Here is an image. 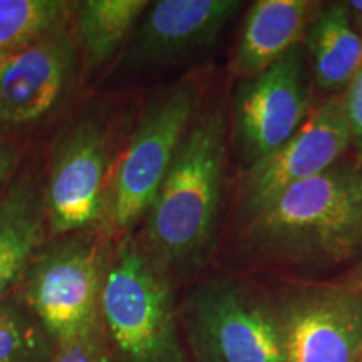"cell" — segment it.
Wrapping results in <instances>:
<instances>
[{"mask_svg":"<svg viewBox=\"0 0 362 362\" xmlns=\"http://www.w3.org/2000/svg\"><path fill=\"white\" fill-rule=\"evenodd\" d=\"M8 54H11V52H0V76H2L4 66H6V61H7Z\"/></svg>","mask_w":362,"mask_h":362,"instance_id":"22","label":"cell"},{"mask_svg":"<svg viewBox=\"0 0 362 362\" xmlns=\"http://www.w3.org/2000/svg\"><path fill=\"white\" fill-rule=\"evenodd\" d=\"M76 59L66 25L8 54L0 76V126L17 128L51 115L71 88Z\"/></svg>","mask_w":362,"mask_h":362,"instance_id":"12","label":"cell"},{"mask_svg":"<svg viewBox=\"0 0 362 362\" xmlns=\"http://www.w3.org/2000/svg\"><path fill=\"white\" fill-rule=\"evenodd\" d=\"M225 156L223 110L198 111L146 214L144 248L168 275L200 270L214 253Z\"/></svg>","mask_w":362,"mask_h":362,"instance_id":"2","label":"cell"},{"mask_svg":"<svg viewBox=\"0 0 362 362\" xmlns=\"http://www.w3.org/2000/svg\"><path fill=\"white\" fill-rule=\"evenodd\" d=\"M40 337L16 307L0 304V362H37Z\"/></svg>","mask_w":362,"mask_h":362,"instance_id":"18","label":"cell"},{"mask_svg":"<svg viewBox=\"0 0 362 362\" xmlns=\"http://www.w3.org/2000/svg\"><path fill=\"white\" fill-rule=\"evenodd\" d=\"M19 161V151L12 143L0 141V192L6 187Z\"/></svg>","mask_w":362,"mask_h":362,"instance_id":"21","label":"cell"},{"mask_svg":"<svg viewBox=\"0 0 362 362\" xmlns=\"http://www.w3.org/2000/svg\"><path fill=\"white\" fill-rule=\"evenodd\" d=\"M361 362H362V361H361Z\"/></svg>","mask_w":362,"mask_h":362,"instance_id":"24","label":"cell"},{"mask_svg":"<svg viewBox=\"0 0 362 362\" xmlns=\"http://www.w3.org/2000/svg\"><path fill=\"white\" fill-rule=\"evenodd\" d=\"M310 74L317 88L341 93L349 88L362 66V37L352 24L349 7H317L307 29Z\"/></svg>","mask_w":362,"mask_h":362,"instance_id":"15","label":"cell"},{"mask_svg":"<svg viewBox=\"0 0 362 362\" xmlns=\"http://www.w3.org/2000/svg\"><path fill=\"white\" fill-rule=\"evenodd\" d=\"M242 8L238 0H160L149 4L123 57L129 69H163L197 56Z\"/></svg>","mask_w":362,"mask_h":362,"instance_id":"11","label":"cell"},{"mask_svg":"<svg viewBox=\"0 0 362 362\" xmlns=\"http://www.w3.org/2000/svg\"><path fill=\"white\" fill-rule=\"evenodd\" d=\"M188 327L202 362H280L270 304L230 280L210 282L193 293Z\"/></svg>","mask_w":362,"mask_h":362,"instance_id":"9","label":"cell"},{"mask_svg":"<svg viewBox=\"0 0 362 362\" xmlns=\"http://www.w3.org/2000/svg\"><path fill=\"white\" fill-rule=\"evenodd\" d=\"M200 98V81L185 78L146 106L112 176L110 210L116 228L128 232L146 216L198 115Z\"/></svg>","mask_w":362,"mask_h":362,"instance_id":"4","label":"cell"},{"mask_svg":"<svg viewBox=\"0 0 362 362\" xmlns=\"http://www.w3.org/2000/svg\"><path fill=\"white\" fill-rule=\"evenodd\" d=\"M149 6L144 0H86L74 4L76 29L89 69L106 64Z\"/></svg>","mask_w":362,"mask_h":362,"instance_id":"16","label":"cell"},{"mask_svg":"<svg viewBox=\"0 0 362 362\" xmlns=\"http://www.w3.org/2000/svg\"><path fill=\"white\" fill-rule=\"evenodd\" d=\"M101 312L69 336L57 339L51 362H111Z\"/></svg>","mask_w":362,"mask_h":362,"instance_id":"19","label":"cell"},{"mask_svg":"<svg viewBox=\"0 0 362 362\" xmlns=\"http://www.w3.org/2000/svg\"><path fill=\"white\" fill-rule=\"evenodd\" d=\"M270 309L280 362L362 361V277L298 285Z\"/></svg>","mask_w":362,"mask_h":362,"instance_id":"5","label":"cell"},{"mask_svg":"<svg viewBox=\"0 0 362 362\" xmlns=\"http://www.w3.org/2000/svg\"><path fill=\"white\" fill-rule=\"evenodd\" d=\"M349 146L346 106L342 94H337L315 106L288 141L243 171L237 192L242 218L259 214L285 189L332 168Z\"/></svg>","mask_w":362,"mask_h":362,"instance_id":"7","label":"cell"},{"mask_svg":"<svg viewBox=\"0 0 362 362\" xmlns=\"http://www.w3.org/2000/svg\"><path fill=\"white\" fill-rule=\"evenodd\" d=\"M347 123L351 131V144L354 143L362 155V66L349 88L342 93Z\"/></svg>","mask_w":362,"mask_h":362,"instance_id":"20","label":"cell"},{"mask_svg":"<svg viewBox=\"0 0 362 362\" xmlns=\"http://www.w3.org/2000/svg\"><path fill=\"white\" fill-rule=\"evenodd\" d=\"M104 280L101 247L89 238H67L27 270V304L57 341L98 314Z\"/></svg>","mask_w":362,"mask_h":362,"instance_id":"10","label":"cell"},{"mask_svg":"<svg viewBox=\"0 0 362 362\" xmlns=\"http://www.w3.org/2000/svg\"><path fill=\"white\" fill-rule=\"evenodd\" d=\"M111 168L106 123L84 116L72 123L54 146L44 203L54 233L84 230L101 218Z\"/></svg>","mask_w":362,"mask_h":362,"instance_id":"8","label":"cell"},{"mask_svg":"<svg viewBox=\"0 0 362 362\" xmlns=\"http://www.w3.org/2000/svg\"><path fill=\"white\" fill-rule=\"evenodd\" d=\"M59 0H0V52H13L66 25L74 7Z\"/></svg>","mask_w":362,"mask_h":362,"instance_id":"17","label":"cell"},{"mask_svg":"<svg viewBox=\"0 0 362 362\" xmlns=\"http://www.w3.org/2000/svg\"><path fill=\"white\" fill-rule=\"evenodd\" d=\"M245 221L240 252L248 264L329 270L362 262V160H341Z\"/></svg>","mask_w":362,"mask_h":362,"instance_id":"1","label":"cell"},{"mask_svg":"<svg viewBox=\"0 0 362 362\" xmlns=\"http://www.w3.org/2000/svg\"><path fill=\"white\" fill-rule=\"evenodd\" d=\"M312 111L309 67L300 45L262 74L243 79L233 98V141L245 170L288 141Z\"/></svg>","mask_w":362,"mask_h":362,"instance_id":"6","label":"cell"},{"mask_svg":"<svg viewBox=\"0 0 362 362\" xmlns=\"http://www.w3.org/2000/svg\"><path fill=\"white\" fill-rule=\"evenodd\" d=\"M347 7H349V11H357L362 13V2H349Z\"/></svg>","mask_w":362,"mask_h":362,"instance_id":"23","label":"cell"},{"mask_svg":"<svg viewBox=\"0 0 362 362\" xmlns=\"http://www.w3.org/2000/svg\"><path fill=\"white\" fill-rule=\"evenodd\" d=\"M99 312L124 362H188L168 274L134 240L126 238L107 265Z\"/></svg>","mask_w":362,"mask_h":362,"instance_id":"3","label":"cell"},{"mask_svg":"<svg viewBox=\"0 0 362 362\" xmlns=\"http://www.w3.org/2000/svg\"><path fill=\"white\" fill-rule=\"evenodd\" d=\"M44 193L29 176L0 200V304L35 260L45 235Z\"/></svg>","mask_w":362,"mask_h":362,"instance_id":"14","label":"cell"},{"mask_svg":"<svg viewBox=\"0 0 362 362\" xmlns=\"http://www.w3.org/2000/svg\"><path fill=\"white\" fill-rule=\"evenodd\" d=\"M317 4L307 0H259L247 12L232 57V72L243 79L274 66L298 47Z\"/></svg>","mask_w":362,"mask_h":362,"instance_id":"13","label":"cell"}]
</instances>
